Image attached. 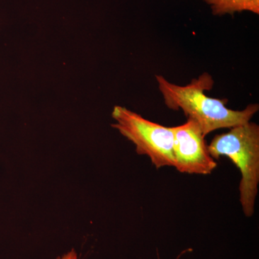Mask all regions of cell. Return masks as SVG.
Returning a JSON list of instances; mask_svg holds the SVG:
<instances>
[{"label": "cell", "mask_w": 259, "mask_h": 259, "mask_svg": "<svg viewBox=\"0 0 259 259\" xmlns=\"http://www.w3.org/2000/svg\"><path fill=\"white\" fill-rule=\"evenodd\" d=\"M156 79L167 107L182 110L187 119L198 124L204 136L217 130L250 122L259 110L256 103L249 104L242 110H232L223 100L206 95L205 91L211 90L214 83L207 73L184 86L170 82L161 75H156Z\"/></svg>", "instance_id": "obj_1"}, {"label": "cell", "mask_w": 259, "mask_h": 259, "mask_svg": "<svg viewBox=\"0 0 259 259\" xmlns=\"http://www.w3.org/2000/svg\"><path fill=\"white\" fill-rule=\"evenodd\" d=\"M57 259H78L77 253L74 250H71V251L68 252L67 253L59 257Z\"/></svg>", "instance_id": "obj_6"}, {"label": "cell", "mask_w": 259, "mask_h": 259, "mask_svg": "<svg viewBox=\"0 0 259 259\" xmlns=\"http://www.w3.org/2000/svg\"><path fill=\"white\" fill-rule=\"evenodd\" d=\"M207 149L214 159L226 156L239 170L240 202L245 215L252 217L258 192V125L250 121L231 127L228 133L214 136Z\"/></svg>", "instance_id": "obj_2"}, {"label": "cell", "mask_w": 259, "mask_h": 259, "mask_svg": "<svg viewBox=\"0 0 259 259\" xmlns=\"http://www.w3.org/2000/svg\"><path fill=\"white\" fill-rule=\"evenodd\" d=\"M112 117L116 121L112 127L136 146L138 154L148 156L158 168L175 166L171 127H166L144 118L126 107L115 106Z\"/></svg>", "instance_id": "obj_3"}, {"label": "cell", "mask_w": 259, "mask_h": 259, "mask_svg": "<svg viewBox=\"0 0 259 259\" xmlns=\"http://www.w3.org/2000/svg\"><path fill=\"white\" fill-rule=\"evenodd\" d=\"M218 16L248 11L259 14V0H203Z\"/></svg>", "instance_id": "obj_5"}, {"label": "cell", "mask_w": 259, "mask_h": 259, "mask_svg": "<svg viewBox=\"0 0 259 259\" xmlns=\"http://www.w3.org/2000/svg\"><path fill=\"white\" fill-rule=\"evenodd\" d=\"M174 135L175 168L181 173L208 175L218 163L209 154L205 136L197 122L187 119L182 125L171 127Z\"/></svg>", "instance_id": "obj_4"}]
</instances>
